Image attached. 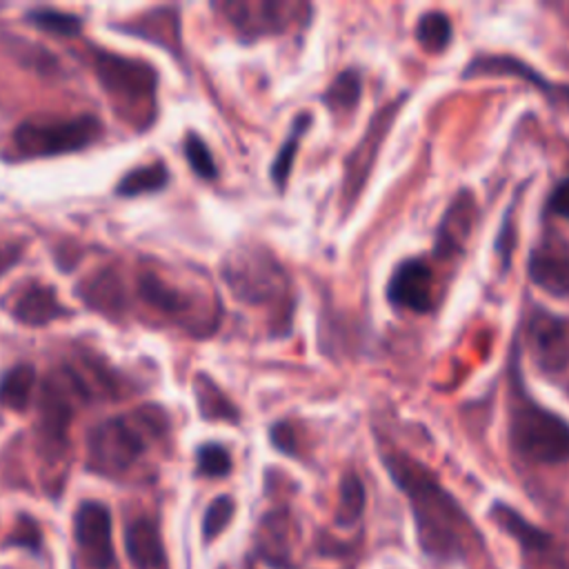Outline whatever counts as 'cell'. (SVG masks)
Listing matches in <instances>:
<instances>
[{
  "mask_svg": "<svg viewBox=\"0 0 569 569\" xmlns=\"http://www.w3.org/2000/svg\"><path fill=\"white\" fill-rule=\"evenodd\" d=\"M382 465L393 485L407 496L420 551L438 562L462 558L473 542H482L462 505L445 489L433 471L402 451H385Z\"/></svg>",
  "mask_w": 569,
  "mask_h": 569,
  "instance_id": "obj_1",
  "label": "cell"
},
{
  "mask_svg": "<svg viewBox=\"0 0 569 569\" xmlns=\"http://www.w3.org/2000/svg\"><path fill=\"white\" fill-rule=\"evenodd\" d=\"M507 436L511 449L540 465H558L569 460V422L551 409L536 402L522 382L518 347L509 367V409Z\"/></svg>",
  "mask_w": 569,
  "mask_h": 569,
  "instance_id": "obj_2",
  "label": "cell"
},
{
  "mask_svg": "<svg viewBox=\"0 0 569 569\" xmlns=\"http://www.w3.org/2000/svg\"><path fill=\"white\" fill-rule=\"evenodd\" d=\"M167 413L160 407H140L93 425L87 436L89 469L102 476L127 471L149 442L167 431Z\"/></svg>",
  "mask_w": 569,
  "mask_h": 569,
  "instance_id": "obj_3",
  "label": "cell"
},
{
  "mask_svg": "<svg viewBox=\"0 0 569 569\" xmlns=\"http://www.w3.org/2000/svg\"><path fill=\"white\" fill-rule=\"evenodd\" d=\"M222 278L240 300L251 305L273 300L287 289L282 267L262 247L233 249L222 262Z\"/></svg>",
  "mask_w": 569,
  "mask_h": 569,
  "instance_id": "obj_4",
  "label": "cell"
},
{
  "mask_svg": "<svg viewBox=\"0 0 569 569\" xmlns=\"http://www.w3.org/2000/svg\"><path fill=\"white\" fill-rule=\"evenodd\" d=\"M102 133V124L93 116H76L56 122H22L13 133L20 156L40 158L84 149Z\"/></svg>",
  "mask_w": 569,
  "mask_h": 569,
  "instance_id": "obj_5",
  "label": "cell"
},
{
  "mask_svg": "<svg viewBox=\"0 0 569 569\" xmlns=\"http://www.w3.org/2000/svg\"><path fill=\"white\" fill-rule=\"evenodd\" d=\"M91 389L84 385L82 376L69 367L51 373L42 382L40 393V433L44 451L58 456L67 445V429L73 416V398H89Z\"/></svg>",
  "mask_w": 569,
  "mask_h": 569,
  "instance_id": "obj_6",
  "label": "cell"
},
{
  "mask_svg": "<svg viewBox=\"0 0 569 569\" xmlns=\"http://www.w3.org/2000/svg\"><path fill=\"white\" fill-rule=\"evenodd\" d=\"M96 76L100 84L120 102H142L156 93V69L118 53H96Z\"/></svg>",
  "mask_w": 569,
  "mask_h": 569,
  "instance_id": "obj_7",
  "label": "cell"
},
{
  "mask_svg": "<svg viewBox=\"0 0 569 569\" xmlns=\"http://www.w3.org/2000/svg\"><path fill=\"white\" fill-rule=\"evenodd\" d=\"M405 96H400L396 102H389L385 104L369 122L365 136L360 138V142L356 144V149L349 153L347 162H345V184H342V198L347 202V209L358 200L369 173H371V167L376 162V156L400 111V104H402Z\"/></svg>",
  "mask_w": 569,
  "mask_h": 569,
  "instance_id": "obj_8",
  "label": "cell"
},
{
  "mask_svg": "<svg viewBox=\"0 0 569 569\" xmlns=\"http://www.w3.org/2000/svg\"><path fill=\"white\" fill-rule=\"evenodd\" d=\"M531 358L545 373H562L569 367V320L545 307H536L527 322Z\"/></svg>",
  "mask_w": 569,
  "mask_h": 569,
  "instance_id": "obj_9",
  "label": "cell"
},
{
  "mask_svg": "<svg viewBox=\"0 0 569 569\" xmlns=\"http://www.w3.org/2000/svg\"><path fill=\"white\" fill-rule=\"evenodd\" d=\"M73 538L89 567L109 569L113 565L111 513L102 502L84 500L78 505L73 513Z\"/></svg>",
  "mask_w": 569,
  "mask_h": 569,
  "instance_id": "obj_10",
  "label": "cell"
},
{
  "mask_svg": "<svg viewBox=\"0 0 569 569\" xmlns=\"http://www.w3.org/2000/svg\"><path fill=\"white\" fill-rule=\"evenodd\" d=\"M487 76H509L525 80L533 84L540 93H545L551 102L562 104L569 109V87L567 84H556L547 80L536 67L527 64L525 60L509 56V53H478L476 58L469 60V64L462 69L460 78L471 80V78H487Z\"/></svg>",
  "mask_w": 569,
  "mask_h": 569,
  "instance_id": "obj_11",
  "label": "cell"
},
{
  "mask_svg": "<svg viewBox=\"0 0 569 569\" xmlns=\"http://www.w3.org/2000/svg\"><path fill=\"white\" fill-rule=\"evenodd\" d=\"M529 280L553 298H569V244L560 236L540 240L527 258Z\"/></svg>",
  "mask_w": 569,
  "mask_h": 569,
  "instance_id": "obj_12",
  "label": "cell"
},
{
  "mask_svg": "<svg viewBox=\"0 0 569 569\" xmlns=\"http://www.w3.org/2000/svg\"><path fill=\"white\" fill-rule=\"evenodd\" d=\"M431 287L433 273L429 264L420 258H407L393 269L387 282V300L398 309L427 313L433 307Z\"/></svg>",
  "mask_w": 569,
  "mask_h": 569,
  "instance_id": "obj_13",
  "label": "cell"
},
{
  "mask_svg": "<svg viewBox=\"0 0 569 569\" xmlns=\"http://www.w3.org/2000/svg\"><path fill=\"white\" fill-rule=\"evenodd\" d=\"M476 213H478V207H476L473 193L469 189L458 191V196L449 202L438 224L436 244H433V251L438 258H451L465 251V244L476 222Z\"/></svg>",
  "mask_w": 569,
  "mask_h": 569,
  "instance_id": "obj_14",
  "label": "cell"
},
{
  "mask_svg": "<svg viewBox=\"0 0 569 569\" xmlns=\"http://www.w3.org/2000/svg\"><path fill=\"white\" fill-rule=\"evenodd\" d=\"M291 9L284 2H227L222 4V11L231 24L242 36H260L271 31H282L289 22V16L284 13Z\"/></svg>",
  "mask_w": 569,
  "mask_h": 569,
  "instance_id": "obj_15",
  "label": "cell"
},
{
  "mask_svg": "<svg viewBox=\"0 0 569 569\" xmlns=\"http://www.w3.org/2000/svg\"><path fill=\"white\" fill-rule=\"evenodd\" d=\"M124 549L133 569H167L160 529L151 518H136L127 525Z\"/></svg>",
  "mask_w": 569,
  "mask_h": 569,
  "instance_id": "obj_16",
  "label": "cell"
},
{
  "mask_svg": "<svg viewBox=\"0 0 569 569\" xmlns=\"http://www.w3.org/2000/svg\"><path fill=\"white\" fill-rule=\"evenodd\" d=\"M489 520L500 527L511 540L518 542L520 551L527 553V551H542V549H549L553 547V538L551 533H547L545 529L536 527L533 522H529L520 511H516L511 505L507 502H491L489 507Z\"/></svg>",
  "mask_w": 569,
  "mask_h": 569,
  "instance_id": "obj_17",
  "label": "cell"
},
{
  "mask_svg": "<svg viewBox=\"0 0 569 569\" xmlns=\"http://www.w3.org/2000/svg\"><path fill=\"white\" fill-rule=\"evenodd\" d=\"M13 318L22 325L31 327H42L51 322L53 318L64 313V307L58 302L56 291L44 284H31L13 305L11 309Z\"/></svg>",
  "mask_w": 569,
  "mask_h": 569,
  "instance_id": "obj_18",
  "label": "cell"
},
{
  "mask_svg": "<svg viewBox=\"0 0 569 569\" xmlns=\"http://www.w3.org/2000/svg\"><path fill=\"white\" fill-rule=\"evenodd\" d=\"M78 293L87 300L89 307L102 313H120L124 309V293L120 280L111 271H102L87 280Z\"/></svg>",
  "mask_w": 569,
  "mask_h": 569,
  "instance_id": "obj_19",
  "label": "cell"
},
{
  "mask_svg": "<svg viewBox=\"0 0 569 569\" xmlns=\"http://www.w3.org/2000/svg\"><path fill=\"white\" fill-rule=\"evenodd\" d=\"M36 385V369L27 362H20L2 373L0 378V405L13 411H22L31 398Z\"/></svg>",
  "mask_w": 569,
  "mask_h": 569,
  "instance_id": "obj_20",
  "label": "cell"
},
{
  "mask_svg": "<svg viewBox=\"0 0 569 569\" xmlns=\"http://www.w3.org/2000/svg\"><path fill=\"white\" fill-rule=\"evenodd\" d=\"M138 293H140V298L144 302H149L151 307H156V309H160L164 313H173L176 316V313L187 311V307H189V298L182 291L164 284L153 273H142L138 278Z\"/></svg>",
  "mask_w": 569,
  "mask_h": 569,
  "instance_id": "obj_21",
  "label": "cell"
},
{
  "mask_svg": "<svg viewBox=\"0 0 569 569\" xmlns=\"http://www.w3.org/2000/svg\"><path fill=\"white\" fill-rule=\"evenodd\" d=\"M453 36V27L447 13L433 9L425 11L416 22V40L429 53H440L449 47Z\"/></svg>",
  "mask_w": 569,
  "mask_h": 569,
  "instance_id": "obj_22",
  "label": "cell"
},
{
  "mask_svg": "<svg viewBox=\"0 0 569 569\" xmlns=\"http://www.w3.org/2000/svg\"><path fill=\"white\" fill-rule=\"evenodd\" d=\"M365 502H367V493H365V485L358 478V473H353V471L345 473L340 480V491H338L336 522L340 527L356 525L365 511Z\"/></svg>",
  "mask_w": 569,
  "mask_h": 569,
  "instance_id": "obj_23",
  "label": "cell"
},
{
  "mask_svg": "<svg viewBox=\"0 0 569 569\" xmlns=\"http://www.w3.org/2000/svg\"><path fill=\"white\" fill-rule=\"evenodd\" d=\"M362 93V78L356 69H345L322 93V102L331 111H351Z\"/></svg>",
  "mask_w": 569,
  "mask_h": 569,
  "instance_id": "obj_24",
  "label": "cell"
},
{
  "mask_svg": "<svg viewBox=\"0 0 569 569\" xmlns=\"http://www.w3.org/2000/svg\"><path fill=\"white\" fill-rule=\"evenodd\" d=\"M167 180H169V173L162 162L144 164L124 173V178L116 187V193L129 198V196H140L149 191H160L167 184Z\"/></svg>",
  "mask_w": 569,
  "mask_h": 569,
  "instance_id": "obj_25",
  "label": "cell"
},
{
  "mask_svg": "<svg viewBox=\"0 0 569 569\" xmlns=\"http://www.w3.org/2000/svg\"><path fill=\"white\" fill-rule=\"evenodd\" d=\"M27 22H31L33 27L42 29V31H49V33H56V36H78L80 29H82V20L73 13H64V11H58V9H47V7H38V9H31L27 11L24 16Z\"/></svg>",
  "mask_w": 569,
  "mask_h": 569,
  "instance_id": "obj_26",
  "label": "cell"
},
{
  "mask_svg": "<svg viewBox=\"0 0 569 569\" xmlns=\"http://www.w3.org/2000/svg\"><path fill=\"white\" fill-rule=\"evenodd\" d=\"M309 120H311V118H309L307 113H302V116L296 118L291 133L287 136L284 144L280 147V151H278L276 158H273V164H271V180H273V184H278L280 189L284 187V182H287V178H289V171H291V164H293V156H296V151H298L300 136L307 131Z\"/></svg>",
  "mask_w": 569,
  "mask_h": 569,
  "instance_id": "obj_27",
  "label": "cell"
},
{
  "mask_svg": "<svg viewBox=\"0 0 569 569\" xmlns=\"http://www.w3.org/2000/svg\"><path fill=\"white\" fill-rule=\"evenodd\" d=\"M196 398L200 405V413L204 418H236L233 405L222 396V391L204 376L200 373L196 380Z\"/></svg>",
  "mask_w": 569,
  "mask_h": 569,
  "instance_id": "obj_28",
  "label": "cell"
},
{
  "mask_svg": "<svg viewBox=\"0 0 569 569\" xmlns=\"http://www.w3.org/2000/svg\"><path fill=\"white\" fill-rule=\"evenodd\" d=\"M233 511H236V502L231 496L213 498L202 516V540L211 542L220 531H224L233 518Z\"/></svg>",
  "mask_w": 569,
  "mask_h": 569,
  "instance_id": "obj_29",
  "label": "cell"
},
{
  "mask_svg": "<svg viewBox=\"0 0 569 569\" xmlns=\"http://www.w3.org/2000/svg\"><path fill=\"white\" fill-rule=\"evenodd\" d=\"M196 462H198V471L209 478H220L231 471V456L227 447L218 442L200 445L196 451Z\"/></svg>",
  "mask_w": 569,
  "mask_h": 569,
  "instance_id": "obj_30",
  "label": "cell"
},
{
  "mask_svg": "<svg viewBox=\"0 0 569 569\" xmlns=\"http://www.w3.org/2000/svg\"><path fill=\"white\" fill-rule=\"evenodd\" d=\"M184 156L191 164V169L200 176V178H216L218 176V169H216V162H213V156L209 151V147L204 144V140L198 136V133H187L184 136Z\"/></svg>",
  "mask_w": 569,
  "mask_h": 569,
  "instance_id": "obj_31",
  "label": "cell"
},
{
  "mask_svg": "<svg viewBox=\"0 0 569 569\" xmlns=\"http://www.w3.org/2000/svg\"><path fill=\"white\" fill-rule=\"evenodd\" d=\"M7 545L9 547H22V549H29V551H40L42 533H40V527L36 525V520L29 518V516H20L13 531L7 538Z\"/></svg>",
  "mask_w": 569,
  "mask_h": 569,
  "instance_id": "obj_32",
  "label": "cell"
},
{
  "mask_svg": "<svg viewBox=\"0 0 569 569\" xmlns=\"http://www.w3.org/2000/svg\"><path fill=\"white\" fill-rule=\"evenodd\" d=\"M522 569H569V560L553 547L522 553Z\"/></svg>",
  "mask_w": 569,
  "mask_h": 569,
  "instance_id": "obj_33",
  "label": "cell"
},
{
  "mask_svg": "<svg viewBox=\"0 0 569 569\" xmlns=\"http://www.w3.org/2000/svg\"><path fill=\"white\" fill-rule=\"evenodd\" d=\"M545 213L569 220V173L560 182H556L553 189L549 191L545 202Z\"/></svg>",
  "mask_w": 569,
  "mask_h": 569,
  "instance_id": "obj_34",
  "label": "cell"
},
{
  "mask_svg": "<svg viewBox=\"0 0 569 569\" xmlns=\"http://www.w3.org/2000/svg\"><path fill=\"white\" fill-rule=\"evenodd\" d=\"M511 249H513V224H511V211L507 209V213L502 218V224H500V231H498V238H496V251L502 258V269L509 267Z\"/></svg>",
  "mask_w": 569,
  "mask_h": 569,
  "instance_id": "obj_35",
  "label": "cell"
},
{
  "mask_svg": "<svg viewBox=\"0 0 569 569\" xmlns=\"http://www.w3.org/2000/svg\"><path fill=\"white\" fill-rule=\"evenodd\" d=\"M271 442L276 449L284 451V453H293L296 451V438H293V427L289 422H276L271 427Z\"/></svg>",
  "mask_w": 569,
  "mask_h": 569,
  "instance_id": "obj_36",
  "label": "cell"
},
{
  "mask_svg": "<svg viewBox=\"0 0 569 569\" xmlns=\"http://www.w3.org/2000/svg\"><path fill=\"white\" fill-rule=\"evenodd\" d=\"M18 258L20 251L16 247H0V273H4Z\"/></svg>",
  "mask_w": 569,
  "mask_h": 569,
  "instance_id": "obj_37",
  "label": "cell"
},
{
  "mask_svg": "<svg viewBox=\"0 0 569 569\" xmlns=\"http://www.w3.org/2000/svg\"><path fill=\"white\" fill-rule=\"evenodd\" d=\"M567 396H569V387H567Z\"/></svg>",
  "mask_w": 569,
  "mask_h": 569,
  "instance_id": "obj_38",
  "label": "cell"
}]
</instances>
